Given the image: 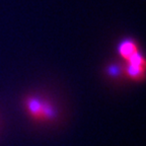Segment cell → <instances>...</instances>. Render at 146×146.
<instances>
[{"instance_id": "5", "label": "cell", "mask_w": 146, "mask_h": 146, "mask_svg": "<svg viewBox=\"0 0 146 146\" xmlns=\"http://www.w3.org/2000/svg\"><path fill=\"white\" fill-rule=\"evenodd\" d=\"M109 73L111 74V75H117V74L120 73V71H119V69L117 66H113L109 69Z\"/></svg>"}, {"instance_id": "1", "label": "cell", "mask_w": 146, "mask_h": 146, "mask_svg": "<svg viewBox=\"0 0 146 146\" xmlns=\"http://www.w3.org/2000/svg\"><path fill=\"white\" fill-rule=\"evenodd\" d=\"M25 105L29 113L36 120L48 121V120H52L56 116L54 108L47 102L38 98H29L25 100Z\"/></svg>"}, {"instance_id": "4", "label": "cell", "mask_w": 146, "mask_h": 146, "mask_svg": "<svg viewBox=\"0 0 146 146\" xmlns=\"http://www.w3.org/2000/svg\"><path fill=\"white\" fill-rule=\"evenodd\" d=\"M128 63L135 65V66H140V67H144V65H145V61H144L143 57L140 55L139 52H136L134 55H132V56L128 59Z\"/></svg>"}, {"instance_id": "3", "label": "cell", "mask_w": 146, "mask_h": 146, "mask_svg": "<svg viewBox=\"0 0 146 146\" xmlns=\"http://www.w3.org/2000/svg\"><path fill=\"white\" fill-rule=\"evenodd\" d=\"M126 73L133 79H141L144 75V67L128 64V66L126 67Z\"/></svg>"}, {"instance_id": "2", "label": "cell", "mask_w": 146, "mask_h": 146, "mask_svg": "<svg viewBox=\"0 0 146 146\" xmlns=\"http://www.w3.org/2000/svg\"><path fill=\"white\" fill-rule=\"evenodd\" d=\"M119 52H120L122 57L125 58L126 60H128L132 55H134L136 52H138V49H137V46L134 42L125 41L120 45Z\"/></svg>"}]
</instances>
